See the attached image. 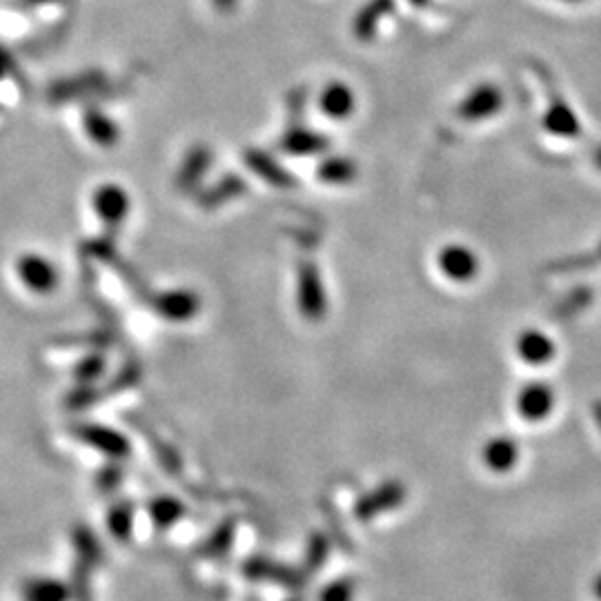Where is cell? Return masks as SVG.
I'll return each mask as SVG.
<instances>
[{
	"label": "cell",
	"mask_w": 601,
	"mask_h": 601,
	"mask_svg": "<svg viewBox=\"0 0 601 601\" xmlns=\"http://www.w3.org/2000/svg\"><path fill=\"white\" fill-rule=\"evenodd\" d=\"M87 439H90L94 446L105 450L107 455H114V457H125L127 455V441L123 437L114 435L112 430H90Z\"/></svg>",
	"instance_id": "cell-13"
},
{
	"label": "cell",
	"mask_w": 601,
	"mask_h": 601,
	"mask_svg": "<svg viewBox=\"0 0 601 601\" xmlns=\"http://www.w3.org/2000/svg\"><path fill=\"white\" fill-rule=\"evenodd\" d=\"M214 7L219 9V12H232L236 7V0H214Z\"/></svg>",
	"instance_id": "cell-19"
},
{
	"label": "cell",
	"mask_w": 601,
	"mask_h": 601,
	"mask_svg": "<svg viewBox=\"0 0 601 601\" xmlns=\"http://www.w3.org/2000/svg\"><path fill=\"white\" fill-rule=\"evenodd\" d=\"M319 107L332 121H346L357 110V96L348 83L332 81L321 90Z\"/></svg>",
	"instance_id": "cell-6"
},
{
	"label": "cell",
	"mask_w": 601,
	"mask_h": 601,
	"mask_svg": "<svg viewBox=\"0 0 601 601\" xmlns=\"http://www.w3.org/2000/svg\"><path fill=\"white\" fill-rule=\"evenodd\" d=\"M16 277L34 297H49L61 285L58 265L41 252H23L16 259Z\"/></svg>",
	"instance_id": "cell-1"
},
{
	"label": "cell",
	"mask_w": 601,
	"mask_h": 601,
	"mask_svg": "<svg viewBox=\"0 0 601 601\" xmlns=\"http://www.w3.org/2000/svg\"><path fill=\"white\" fill-rule=\"evenodd\" d=\"M181 515H183V506H181V501H176V499H159L152 504L154 524H159L161 528L172 526Z\"/></svg>",
	"instance_id": "cell-14"
},
{
	"label": "cell",
	"mask_w": 601,
	"mask_h": 601,
	"mask_svg": "<svg viewBox=\"0 0 601 601\" xmlns=\"http://www.w3.org/2000/svg\"><path fill=\"white\" fill-rule=\"evenodd\" d=\"M67 590L52 579H34L25 586V601H65Z\"/></svg>",
	"instance_id": "cell-12"
},
{
	"label": "cell",
	"mask_w": 601,
	"mask_h": 601,
	"mask_svg": "<svg viewBox=\"0 0 601 601\" xmlns=\"http://www.w3.org/2000/svg\"><path fill=\"white\" fill-rule=\"evenodd\" d=\"M595 165H597L599 170H601V147H599V150L595 152Z\"/></svg>",
	"instance_id": "cell-22"
},
{
	"label": "cell",
	"mask_w": 601,
	"mask_h": 601,
	"mask_svg": "<svg viewBox=\"0 0 601 601\" xmlns=\"http://www.w3.org/2000/svg\"><path fill=\"white\" fill-rule=\"evenodd\" d=\"M403 499H406V488H403L399 481H390V484H383L381 488L370 492V495L359 501L357 517L363 521L372 519L381 515V512L397 508Z\"/></svg>",
	"instance_id": "cell-7"
},
{
	"label": "cell",
	"mask_w": 601,
	"mask_h": 601,
	"mask_svg": "<svg viewBox=\"0 0 601 601\" xmlns=\"http://www.w3.org/2000/svg\"><path fill=\"white\" fill-rule=\"evenodd\" d=\"M394 9V0H370V3L361 9L357 16V23H354V34L359 38H372L374 32H377L379 21L383 16L392 14Z\"/></svg>",
	"instance_id": "cell-11"
},
{
	"label": "cell",
	"mask_w": 601,
	"mask_h": 601,
	"mask_svg": "<svg viewBox=\"0 0 601 601\" xmlns=\"http://www.w3.org/2000/svg\"><path fill=\"white\" fill-rule=\"evenodd\" d=\"M595 421L599 423V428H601V401L595 403Z\"/></svg>",
	"instance_id": "cell-21"
},
{
	"label": "cell",
	"mask_w": 601,
	"mask_h": 601,
	"mask_svg": "<svg viewBox=\"0 0 601 601\" xmlns=\"http://www.w3.org/2000/svg\"><path fill=\"white\" fill-rule=\"evenodd\" d=\"M517 352L528 366H546L555 357V341L541 330H526L517 341Z\"/></svg>",
	"instance_id": "cell-8"
},
{
	"label": "cell",
	"mask_w": 601,
	"mask_h": 601,
	"mask_svg": "<svg viewBox=\"0 0 601 601\" xmlns=\"http://www.w3.org/2000/svg\"><path fill=\"white\" fill-rule=\"evenodd\" d=\"M593 590H595V597L601 601V575L595 579V586H593Z\"/></svg>",
	"instance_id": "cell-20"
},
{
	"label": "cell",
	"mask_w": 601,
	"mask_h": 601,
	"mask_svg": "<svg viewBox=\"0 0 601 601\" xmlns=\"http://www.w3.org/2000/svg\"><path fill=\"white\" fill-rule=\"evenodd\" d=\"M570 3H577V0H570Z\"/></svg>",
	"instance_id": "cell-25"
},
{
	"label": "cell",
	"mask_w": 601,
	"mask_h": 601,
	"mask_svg": "<svg viewBox=\"0 0 601 601\" xmlns=\"http://www.w3.org/2000/svg\"><path fill=\"white\" fill-rule=\"evenodd\" d=\"M555 408V392L546 383H528V386L519 392L517 410L519 415L530 423L548 419L550 412Z\"/></svg>",
	"instance_id": "cell-5"
},
{
	"label": "cell",
	"mask_w": 601,
	"mask_h": 601,
	"mask_svg": "<svg viewBox=\"0 0 601 601\" xmlns=\"http://www.w3.org/2000/svg\"><path fill=\"white\" fill-rule=\"evenodd\" d=\"M321 601H354V581L337 579L330 586H325Z\"/></svg>",
	"instance_id": "cell-16"
},
{
	"label": "cell",
	"mask_w": 601,
	"mask_h": 601,
	"mask_svg": "<svg viewBox=\"0 0 601 601\" xmlns=\"http://www.w3.org/2000/svg\"><path fill=\"white\" fill-rule=\"evenodd\" d=\"M167 301H170L172 310L170 314L174 319H187V317H194V312L199 305H196V299L194 294H185V292H174V294H167L165 297Z\"/></svg>",
	"instance_id": "cell-15"
},
{
	"label": "cell",
	"mask_w": 601,
	"mask_h": 601,
	"mask_svg": "<svg viewBox=\"0 0 601 601\" xmlns=\"http://www.w3.org/2000/svg\"><path fill=\"white\" fill-rule=\"evenodd\" d=\"M3 65H5V56L0 54V74H3Z\"/></svg>",
	"instance_id": "cell-24"
},
{
	"label": "cell",
	"mask_w": 601,
	"mask_h": 601,
	"mask_svg": "<svg viewBox=\"0 0 601 601\" xmlns=\"http://www.w3.org/2000/svg\"><path fill=\"white\" fill-rule=\"evenodd\" d=\"M410 3H412V5H415V7H423V5H426V3H428V0H410Z\"/></svg>",
	"instance_id": "cell-23"
},
{
	"label": "cell",
	"mask_w": 601,
	"mask_h": 601,
	"mask_svg": "<svg viewBox=\"0 0 601 601\" xmlns=\"http://www.w3.org/2000/svg\"><path fill=\"white\" fill-rule=\"evenodd\" d=\"M519 461V446L510 437H495L484 446V463L497 475H506Z\"/></svg>",
	"instance_id": "cell-9"
},
{
	"label": "cell",
	"mask_w": 601,
	"mask_h": 601,
	"mask_svg": "<svg viewBox=\"0 0 601 601\" xmlns=\"http://www.w3.org/2000/svg\"><path fill=\"white\" fill-rule=\"evenodd\" d=\"M501 107H504V94L497 85L484 83L472 90L466 98H463V103L459 105V118L463 121H484V118L495 116Z\"/></svg>",
	"instance_id": "cell-3"
},
{
	"label": "cell",
	"mask_w": 601,
	"mask_h": 601,
	"mask_svg": "<svg viewBox=\"0 0 601 601\" xmlns=\"http://www.w3.org/2000/svg\"><path fill=\"white\" fill-rule=\"evenodd\" d=\"M439 270L450 281L468 283L479 274V259L466 245L452 243L439 252Z\"/></svg>",
	"instance_id": "cell-4"
},
{
	"label": "cell",
	"mask_w": 601,
	"mask_h": 601,
	"mask_svg": "<svg viewBox=\"0 0 601 601\" xmlns=\"http://www.w3.org/2000/svg\"><path fill=\"white\" fill-rule=\"evenodd\" d=\"M544 127L546 132L561 136V139H575V136L581 134V125L577 121L575 112L570 110L568 103L559 101V98H555L553 105L546 110Z\"/></svg>",
	"instance_id": "cell-10"
},
{
	"label": "cell",
	"mask_w": 601,
	"mask_h": 601,
	"mask_svg": "<svg viewBox=\"0 0 601 601\" xmlns=\"http://www.w3.org/2000/svg\"><path fill=\"white\" fill-rule=\"evenodd\" d=\"M330 179L334 181H348L350 176H354V163L350 161H334L328 165Z\"/></svg>",
	"instance_id": "cell-18"
},
{
	"label": "cell",
	"mask_w": 601,
	"mask_h": 601,
	"mask_svg": "<svg viewBox=\"0 0 601 601\" xmlns=\"http://www.w3.org/2000/svg\"><path fill=\"white\" fill-rule=\"evenodd\" d=\"M92 208L107 225H123L132 210V199L125 187L116 183L98 185L92 194Z\"/></svg>",
	"instance_id": "cell-2"
},
{
	"label": "cell",
	"mask_w": 601,
	"mask_h": 601,
	"mask_svg": "<svg viewBox=\"0 0 601 601\" xmlns=\"http://www.w3.org/2000/svg\"><path fill=\"white\" fill-rule=\"evenodd\" d=\"M110 528H112V532H114V535L118 539L125 541L127 535H130V528H132V512H130V508H127V506L116 508L112 512V517H110Z\"/></svg>",
	"instance_id": "cell-17"
}]
</instances>
